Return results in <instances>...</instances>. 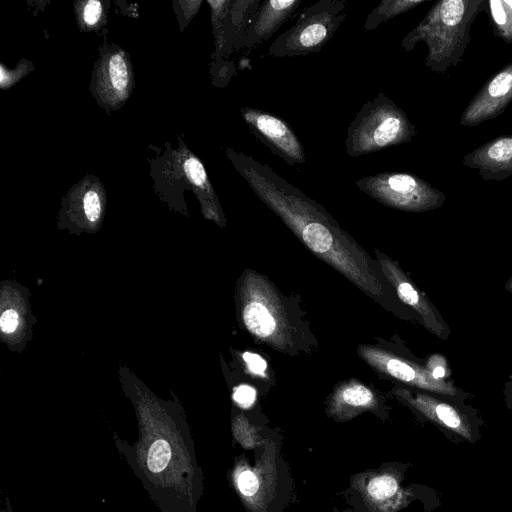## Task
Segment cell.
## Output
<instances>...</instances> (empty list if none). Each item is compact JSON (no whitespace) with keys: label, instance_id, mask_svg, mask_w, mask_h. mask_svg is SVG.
Listing matches in <instances>:
<instances>
[{"label":"cell","instance_id":"1","mask_svg":"<svg viewBox=\"0 0 512 512\" xmlns=\"http://www.w3.org/2000/svg\"><path fill=\"white\" fill-rule=\"evenodd\" d=\"M227 155L254 194L314 255L370 297L383 295L371 258L323 206L259 160L232 149Z\"/></svg>","mask_w":512,"mask_h":512},{"label":"cell","instance_id":"2","mask_svg":"<svg viewBox=\"0 0 512 512\" xmlns=\"http://www.w3.org/2000/svg\"><path fill=\"white\" fill-rule=\"evenodd\" d=\"M129 450L133 470L162 512H194L198 471L188 435L143 422L139 440Z\"/></svg>","mask_w":512,"mask_h":512},{"label":"cell","instance_id":"3","mask_svg":"<svg viewBox=\"0 0 512 512\" xmlns=\"http://www.w3.org/2000/svg\"><path fill=\"white\" fill-rule=\"evenodd\" d=\"M482 1L443 0L436 2L424 19L401 42L411 51L418 42H425L426 66L444 72L455 65L469 41V27Z\"/></svg>","mask_w":512,"mask_h":512},{"label":"cell","instance_id":"4","mask_svg":"<svg viewBox=\"0 0 512 512\" xmlns=\"http://www.w3.org/2000/svg\"><path fill=\"white\" fill-rule=\"evenodd\" d=\"M239 297L241 319L251 336L273 349L289 351L295 330L274 285L265 276L247 270Z\"/></svg>","mask_w":512,"mask_h":512},{"label":"cell","instance_id":"5","mask_svg":"<svg viewBox=\"0 0 512 512\" xmlns=\"http://www.w3.org/2000/svg\"><path fill=\"white\" fill-rule=\"evenodd\" d=\"M416 128L405 111L383 92L366 101L350 123L346 153L357 157L408 143Z\"/></svg>","mask_w":512,"mask_h":512},{"label":"cell","instance_id":"6","mask_svg":"<svg viewBox=\"0 0 512 512\" xmlns=\"http://www.w3.org/2000/svg\"><path fill=\"white\" fill-rule=\"evenodd\" d=\"M346 0H319L305 8L296 22L269 46L274 58L305 56L320 51L346 19Z\"/></svg>","mask_w":512,"mask_h":512},{"label":"cell","instance_id":"7","mask_svg":"<svg viewBox=\"0 0 512 512\" xmlns=\"http://www.w3.org/2000/svg\"><path fill=\"white\" fill-rule=\"evenodd\" d=\"M356 186L384 206L424 212L440 207L444 194L420 177L403 172H381L360 178Z\"/></svg>","mask_w":512,"mask_h":512},{"label":"cell","instance_id":"8","mask_svg":"<svg viewBox=\"0 0 512 512\" xmlns=\"http://www.w3.org/2000/svg\"><path fill=\"white\" fill-rule=\"evenodd\" d=\"M357 352L375 370L409 386L447 398L456 399L465 395V392L452 382L434 378L427 364L424 366L390 351L369 345L359 346Z\"/></svg>","mask_w":512,"mask_h":512},{"label":"cell","instance_id":"9","mask_svg":"<svg viewBox=\"0 0 512 512\" xmlns=\"http://www.w3.org/2000/svg\"><path fill=\"white\" fill-rule=\"evenodd\" d=\"M240 112L250 132L272 153L290 165L306 161L300 139L284 119L252 107H242Z\"/></svg>","mask_w":512,"mask_h":512},{"label":"cell","instance_id":"10","mask_svg":"<svg viewBox=\"0 0 512 512\" xmlns=\"http://www.w3.org/2000/svg\"><path fill=\"white\" fill-rule=\"evenodd\" d=\"M376 256L384 277L394 287L399 299L418 314L427 330L445 340L449 327L426 295L394 260L377 250Z\"/></svg>","mask_w":512,"mask_h":512},{"label":"cell","instance_id":"11","mask_svg":"<svg viewBox=\"0 0 512 512\" xmlns=\"http://www.w3.org/2000/svg\"><path fill=\"white\" fill-rule=\"evenodd\" d=\"M512 101V63L494 75L470 101L461 116L464 126H476L501 114Z\"/></svg>","mask_w":512,"mask_h":512},{"label":"cell","instance_id":"12","mask_svg":"<svg viewBox=\"0 0 512 512\" xmlns=\"http://www.w3.org/2000/svg\"><path fill=\"white\" fill-rule=\"evenodd\" d=\"M302 0H266L251 17L242 48L251 51L269 40L296 11Z\"/></svg>","mask_w":512,"mask_h":512},{"label":"cell","instance_id":"13","mask_svg":"<svg viewBox=\"0 0 512 512\" xmlns=\"http://www.w3.org/2000/svg\"><path fill=\"white\" fill-rule=\"evenodd\" d=\"M463 163L479 171L485 180L512 175V136L497 137L467 154Z\"/></svg>","mask_w":512,"mask_h":512},{"label":"cell","instance_id":"14","mask_svg":"<svg viewBox=\"0 0 512 512\" xmlns=\"http://www.w3.org/2000/svg\"><path fill=\"white\" fill-rule=\"evenodd\" d=\"M377 404L375 392L364 383L351 379L342 382L330 399V410L339 417H350Z\"/></svg>","mask_w":512,"mask_h":512},{"label":"cell","instance_id":"15","mask_svg":"<svg viewBox=\"0 0 512 512\" xmlns=\"http://www.w3.org/2000/svg\"><path fill=\"white\" fill-rule=\"evenodd\" d=\"M395 394L425 415L435 418L443 425L456 431L464 430L463 419L457 407L448 402L438 400L426 393L400 388Z\"/></svg>","mask_w":512,"mask_h":512},{"label":"cell","instance_id":"16","mask_svg":"<svg viewBox=\"0 0 512 512\" xmlns=\"http://www.w3.org/2000/svg\"><path fill=\"white\" fill-rule=\"evenodd\" d=\"M423 2V0H382L365 19L363 29L366 32L373 31L379 25L416 8Z\"/></svg>","mask_w":512,"mask_h":512},{"label":"cell","instance_id":"17","mask_svg":"<svg viewBox=\"0 0 512 512\" xmlns=\"http://www.w3.org/2000/svg\"><path fill=\"white\" fill-rule=\"evenodd\" d=\"M107 83L115 95L122 96L128 86L129 75L126 61L119 53L110 56L107 63Z\"/></svg>","mask_w":512,"mask_h":512},{"label":"cell","instance_id":"18","mask_svg":"<svg viewBox=\"0 0 512 512\" xmlns=\"http://www.w3.org/2000/svg\"><path fill=\"white\" fill-rule=\"evenodd\" d=\"M490 7L498 32L512 41V1H490Z\"/></svg>","mask_w":512,"mask_h":512},{"label":"cell","instance_id":"19","mask_svg":"<svg viewBox=\"0 0 512 512\" xmlns=\"http://www.w3.org/2000/svg\"><path fill=\"white\" fill-rule=\"evenodd\" d=\"M396 480L388 475L373 478L367 487L369 495L375 500H386L397 491Z\"/></svg>","mask_w":512,"mask_h":512},{"label":"cell","instance_id":"20","mask_svg":"<svg viewBox=\"0 0 512 512\" xmlns=\"http://www.w3.org/2000/svg\"><path fill=\"white\" fill-rule=\"evenodd\" d=\"M82 207L85 217L90 222H95L99 219L101 215V201L96 191L89 190L84 194Z\"/></svg>","mask_w":512,"mask_h":512},{"label":"cell","instance_id":"21","mask_svg":"<svg viewBox=\"0 0 512 512\" xmlns=\"http://www.w3.org/2000/svg\"><path fill=\"white\" fill-rule=\"evenodd\" d=\"M236 481L239 491L247 497L254 495L259 488V480L250 470L241 471Z\"/></svg>","mask_w":512,"mask_h":512},{"label":"cell","instance_id":"22","mask_svg":"<svg viewBox=\"0 0 512 512\" xmlns=\"http://www.w3.org/2000/svg\"><path fill=\"white\" fill-rule=\"evenodd\" d=\"M255 396V390L248 385H241L237 387L233 394L235 402L243 408L251 406L255 400Z\"/></svg>","mask_w":512,"mask_h":512},{"label":"cell","instance_id":"23","mask_svg":"<svg viewBox=\"0 0 512 512\" xmlns=\"http://www.w3.org/2000/svg\"><path fill=\"white\" fill-rule=\"evenodd\" d=\"M243 359L251 373L259 376H265L267 365L262 357L254 353L245 352L243 354Z\"/></svg>","mask_w":512,"mask_h":512},{"label":"cell","instance_id":"24","mask_svg":"<svg viewBox=\"0 0 512 512\" xmlns=\"http://www.w3.org/2000/svg\"><path fill=\"white\" fill-rule=\"evenodd\" d=\"M102 5L98 1H88L83 9V20L87 25H94L100 18Z\"/></svg>","mask_w":512,"mask_h":512},{"label":"cell","instance_id":"25","mask_svg":"<svg viewBox=\"0 0 512 512\" xmlns=\"http://www.w3.org/2000/svg\"><path fill=\"white\" fill-rule=\"evenodd\" d=\"M18 326V314L13 309L4 311L0 318V328L2 332L13 333Z\"/></svg>","mask_w":512,"mask_h":512},{"label":"cell","instance_id":"26","mask_svg":"<svg viewBox=\"0 0 512 512\" xmlns=\"http://www.w3.org/2000/svg\"><path fill=\"white\" fill-rule=\"evenodd\" d=\"M503 395L507 406L512 409V379L504 383Z\"/></svg>","mask_w":512,"mask_h":512},{"label":"cell","instance_id":"27","mask_svg":"<svg viewBox=\"0 0 512 512\" xmlns=\"http://www.w3.org/2000/svg\"><path fill=\"white\" fill-rule=\"evenodd\" d=\"M504 288L512 293V277L506 282Z\"/></svg>","mask_w":512,"mask_h":512},{"label":"cell","instance_id":"28","mask_svg":"<svg viewBox=\"0 0 512 512\" xmlns=\"http://www.w3.org/2000/svg\"><path fill=\"white\" fill-rule=\"evenodd\" d=\"M6 501H7V508L9 510V512H12L11 507L9 505V500L7 498H6ZM1 512H5V510H1Z\"/></svg>","mask_w":512,"mask_h":512}]
</instances>
